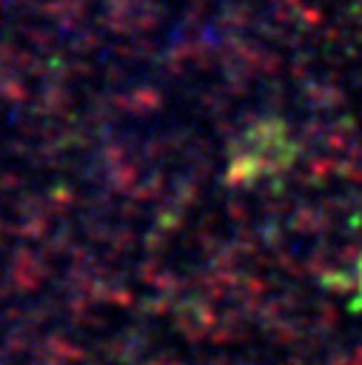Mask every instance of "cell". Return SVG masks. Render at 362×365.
<instances>
[{
	"instance_id": "1",
	"label": "cell",
	"mask_w": 362,
	"mask_h": 365,
	"mask_svg": "<svg viewBox=\"0 0 362 365\" xmlns=\"http://www.w3.org/2000/svg\"><path fill=\"white\" fill-rule=\"evenodd\" d=\"M359 294H362V259H359Z\"/></svg>"
}]
</instances>
